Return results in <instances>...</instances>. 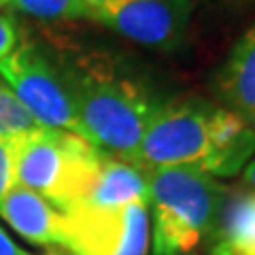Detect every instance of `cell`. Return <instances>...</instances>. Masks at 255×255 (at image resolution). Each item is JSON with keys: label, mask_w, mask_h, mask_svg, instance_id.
<instances>
[{"label": "cell", "mask_w": 255, "mask_h": 255, "mask_svg": "<svg viewBox=\"0 0 255 255\" xmlns=\"http://www.w3.org/2000/svg\"><path fill=\"white\" fill-rule=\"evenodd\" d=\"M83 138L111 155L136 162L140 140L164 102L134 77L105 62H83L68 73Z\"/></svg>", "instance_id": "7a4b0ae2"}, {"label": "cell", "mask_w": 255, "mask_h": 255, "mask_svg": "<svg viewBox=\"0 0 255 255\" xmlns=\"http://www.w3.org/2000/svg\"><path fill=\"white\" fill-rule=\"evenodd\" d=\"M36 130H41V126L30 117V113L0 79V136L19 138Z\"/></svg>", "instance_id": "4fadbf2b"}, {"label": "cell", "mask_w": 255, "mask_h": 255, "mask_svg": "<svg viewBox=\"0 0 255 255\" xmlns=\"http://www.w3.org/2000/svg\"><path fill=\"white\" fill-rule=\"evenodd\" d=\"M83 2L87 4V9H92V6H98L102 2H107V0H83Z\"/></svg>", "instance_id": "ffe728a7"}, {"label": "cell", "mask_w": 255, "mask_h": 255, "mask_svg": "<svg viewBox=\"0 0 255 255\" xmlns=\"http://www.w3.org/2000/svg\"><path fill=\"white\" fill-rule=\"evenodd\" d=\"M142 202L149 204V172L140 164L107 153L98 179L77 206L87 209H119V206ZM70 211V209H68Z\"/></svg>", "instance_id": "30bf717a"}, {"label": "cell", "mask_w": 255, "mask_h": 255, "mask_svg": "<svg viewBox=\"0 0 255 255\" xmlns=\"http://www.w3.org/2000/svg\"><path fill=\"white\" fill-rule=\"evenodd\" d=\"M255 155V130L226 107L202 100L164 102L140 140L142 168H187L236 177Z\"/></svg>", "instance_id": "6da1fadb"}, {"label": "cell", "mask_w": 255, "mask_h": 255, "mask_svg": "<svg viewBox=\"0 0 255 255\" xmlns=\"http://www.w3.org/2000/svg\"><path fill=\"white\" fill-rule=\"evenodd\" d=\"M0 219L28 243L47 249H66V217L60 209L21 185L0 198Z\"/></svg>", "instance_id": "ba28073f"}, {"label": "cell", "mask_w": 255, "mask_h": 255, "mask_svg": "<svg viewBox=\"0 0 255 255\" xmlns=\"http://www.w3.org/2000/svg\"><path fill=\"white\" fill-rule=\"evenodd\" d=\"M66 217L70 255H147L151 245L149 204L132 202L119 209L77 206Z\"/></svg>", "instance_id": "8992f818"}, {"label": "cell", "mask_w": 255, "mask_h": 255, "mask_svg": "<svg viewBox=\"0 0 255 255\" xmlns=\"http://www.w3.org/2000/svg\"><path fill=\"white\" fill-rule=\"evenodd\" d=\"M0 79L41 128L83 136L68 77L41 47L19 43L11 55L0 60Z\"/></svg>", "instance_id": "5b68a950"}, {"label": "cell", "mask_w": 255, "mask_h": 255, "mask_svg": "<svg viewBox=\"0 0 255 255\" xmlns=\"http://www.w3.org/2000/svg\"><path fill=\"white\" fill-rule=\"evenodd\" d=\"M209 255H255V247L245 249V247H232V245L215 243V245H211Z\"/></svg>", "instance_id": "2e32d148"}, {"label": "cell", "mask_w": 255, "mask_h": 255, "mask_svg": "<svg viewBox=\"0 0 255 255\" xmlns=\"http://www.w3.org/2000/svg\"><path fill=\"white\" fill-rule=\"evenodd\" d=\"M15 147L17 138L0 136V198L15 185Z\"/></svg>", "instance_id": "5bb4252c"}, {"label": "cell", "mask_w": 255, "mask_h": 255, "mask_svg": "<svg viewBox=\"0 0 255 255\" xmlns=\"http://www.w3.org/2000/svg\"><path fill=\"white\" fill-rule=\"evenodd\" d=\"M19 47V23L13 13L0 6V60L11 55Z\"/></svg>", "instance_id": "9a60e30c"}, {"label": "cell", "mask_w": 255, "mask_h": 255, "mask_svg": "<svg viewBox=\"0 0 255 255\" xmlns=\"http://www.w3.org/2000/svg\"><path fill=\"white\" fill-rule=\"evenodd\" d=\"M26 251L13 241V238L0 228V255H23Z\"/></svg>", "instance_id": "e0dca14e"}, {"label": "cell", "mask_w": 255, "mask_h": 255, "mask_svg": "<svg viewBox=\"0 0 255 255\" xmlns=\"http://www.w3.org/2000/svg\"><path fill=\"white\" fill-rule=\"evenodd\" d=\"M0 4L38 21L87 19V11H90L83 0H0Z\"/></svg>", "instance_id": "7c38bea8"}, {"label": "cell", "mask_w": 255, "mask_h": 255, "mask_svg": "<svg viewBox=\"0 0 255 255\" xmlns=\"http://www.w3.org/2000/svg\"><path fill=\"white\" fill-rule=\"evenodd\" d=\"M107 151L79 134L41 128L17 138L15 185H21L66 213L98 179Z\"/></svg>", "instance_id": "277c9868"}, {"label": "cell", "mask_w": 255, "mask_h": 255, "mask_svg": "<svg viewBox=\"0 0 255 255\" xmlns=\"http://www.w3.org/2000/svg\"><path fill=\"white\" fill-rule=\"evenodd\" d=\"M241 179H243V185L245 187L255 189V155L251 157V162L243 168V177Z\"/></svg>", "instance_id": "ac0fdd59"}, {"label": "cell", "mask_w": 255, "mask_h": 255, "mask_svg": "<svg viewBox=\"0 0 255 255\" xmlns=\"http://www.w3.org/2000/svg\"><path fill=\"white\" fill-rule=\"evenodd\" d=\"M191 9V0H107L92 6L87 19L147 49L177 51L187 36Z\"/></svg>", "instance_id": "52a82bcc"}, {"label": "cell", "mask_w": 255, "mask_h": 255, "mask_svg": "<svg viewBox=\"0 0 255 255\" xmlns=\"http://www.w3.org/2000/svg\"><path fill=\"white\" fill-rule=\"evenodd\" d=\"M215 94L223 107L255 130V19L234 43L215 77Z\"/></svg>", "instance_id": "9c48e42d"}, {"label": "cell", "mask_w": 255, "mask_h": 255, "mask_svg": "<svg viewBox=\"0 0 255 255\" xmlns=\"http://www.w3.org/2000/svg\"><path fill=\"white\" fill-rule=\"evenodd\" d=\"M23 255H32V253H23ZM43 255H70L68 251H62V249H49V251H47V253H43Z\"/></svg>", "instance_id": "d6986e66"}, {"label": "cell", "mask_w": 255, "mask_h": 255, "mask_svg": "<svg viewBox=\"0 0 255 255\" xmlns=\"http://www.w3.org/2000/svg\"><path fill=\"white\" fill-rule=\"evenodd\" d=\"M215 243L245 249L255 247V189L245 185L228 189L209 245Z\"/></svg>", "instance_id": "8fae6325"}, {"label": "cell", "mask_w": 255, "mask_h": 255, "mask_svg": "<svg viewBox=\"0 0 255 255\" xmlns=\"http://www.w3.org/2000/svg\"><path fill=\"white\" fill-rule=\"evenodd\" d=\"M153 255H194L211 243L228 185L187 168H147Z\"/></svg>", "instance_id": "3957f363"}, {"label": "cell", "mask_w": 255, "mask_h": 255, "mask_svg": "<svg viewBox=\"0 0 255 255\" xmlns=\"http://www.w3.org/2000/svg\"><path fill=\"white\" fill-rule=\"evenodd\" d=\"M219 2H245V0H219Z\"/></svg>", "instance_id": "44dd1931"}]
</instances>
